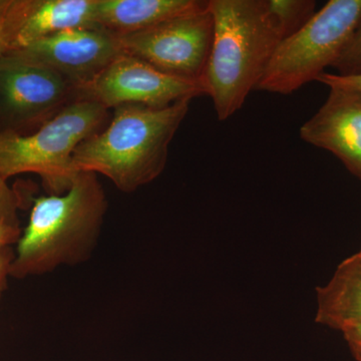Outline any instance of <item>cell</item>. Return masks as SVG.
I'll list each match as a JSON object with an SVG mask.
<instances>
[{
  "label": "cell",
  "instance_id": "obj_20",
  "mask_svg": "<svg viewBox=\"0 0 361 361\" xmlns=\"http://www.w3.org/2000/svg\"><path fill=\"white\" fill-rule=\"evenodd\" d=\"M13 256L8 248L4 249L0 252V295L6 287L7 276L9 275V267Z\"/></svg>",
  "mask_w": 361,
  "mask_h": 361
},
{
  "label": "cell",
  "instance_id": "obj_16",
  "mask_svg": "<svg viewBox=\"0 0 361 361\" xmlns=\"http://www.w3.org/2000/svg\"><path fill=\"white\" fill-rule=\"evenodd\" d=\"M20 199L16 192L0 177V221L18 225V209Z\"/></svg>",
  "mask_w": 361,
  "mask_h": 361
},
{
  "label": "cell",
  "instance_id": "obj_19",
  "mask_svg": "<svg viewBox=\"0 0 361 361\" xmlns=\"http://www.w3.org/2000/svg\"><path fill=\"white\" fill-rule=\"evenodd\" d=\"M342 334L344 339L348 342L353 357L357 361H361V324L344 330Z\"/></svg>",
  "mask_w": 361,
  "mask_h": 361
},
{
  "label": "cell",
  "instance_id": "obj_6",
  "mask_svg": "<svg viewBox=\"0 0 361 361\" xmlns=\"http://www.w3.org/2000/svg\"><path fill=\"white\" fill-rule=\"evenodd\" d=\"M78 99L77 85L25 52L0 58V133L30 134Z\"/></svg>",
  "mask_w": 361,
  "mask_h": 361
},
{
  "label": "cell",
  "instance_id": "obj_17",
  "mask_svg": "<svg viewBox=\"0 0 361 361\" xmlns=\"http://www.w3.org/2000/svg\"><path fill=\"white\" fill-rule=\"evenodd\" d=\"M316 80L327 85L329 89L338 87V89L356 90V92H361V75L342 77V75H334V73H323Z\"/></svg>",
  "mask_w": 361,
  "mask_h": 361
},
{
  "label": "cell",
  "instance_id": "obj_10",
  "mask_svg": "<svg viewBox=\"0 0 361 361\" xmlns=\"http://www.w3.org/2000/svg\"><path fill=\"white\" fill-rule=\"evenodd\" d=\"M300 137L334 154L361 180V92L331 87L322 108L301 127Z\"/></svg>",
  "mask_w": 361,
  "mask_h": 361
},
{
  "label": "cell",
  "instance_id": "obj_2",
  "mask_svg": "<svg viewBox=\"0 0 361 361\" xmlns=\"http://www.w3.org/2000/svg\"><path fill=\"white\" fill-rule=\"evenodd\" d=\"M190 104L191 99H183L161 109L139 104L114 109L108 125L75 149L73 167L106 176L123 193L137 191L163 173L169 147Z\"/></svg>",
  "mask_w": 361,
  "mask_h": 361
},
{
  "label": "cell",
  "instance_id": "obj_7",
  "mask_svg": "<svg viewBox=\"0 0 361 361\" xmlns=\"http://www.w3.org/2000/svg\"><path fill=\"white\" fill-rule=\"evenodd\" d=\"M214 37L208 6L176 16L142 32L118 37L123 54L183 80L204 82Z\"/></svg>",
  "mask_w": 361,
  "mask_h": 361
},
{
  "label": "cell",
  "instance_id": "obj_1",
  "mask_svg": "<svg viewBox=\"0 0 361 361\" xmlns=\"http://www.w3.org/2000/svg\"><path fill=\"white\" fill-rule=\"evenodd\" d=\"M108 210L94 173L80 171L68 191L35 201L18 242L9 275L18 279L87 262L94 253Z\"/></svg>",
  "mask_w": 361,
  "mask_h": 361
},
{
  "label": "cell",
  "instance_id": "obj_12",
  "mask_svg": "<svg viewBox=\"0 0 361 361\" xmlns=\"http://www.w3.org/2000/svg\"><path fill=\"white\" fill-rule=\"evenodd\" d=\"M203 0H94V26L116 37L142 32L176 16L202 11Z\"/></svg>",
  "mask_w": 361,
  "mask_h": 361
},
{
  "label": "cell",
  "instance_id": "obj_22",
  "mask_svg": "<svg viewBox=\"0 0 361 361\" xmlns=\"http://www.w3.org/2000/svg\"><path fill=\"white\" fill-rule=\"evenodd\" d=\"M360 253H361V248H360Z\"/></svg>",
  "mask_w": 361,
  "mask_h": 361
},
{
  "label": "cell",
  "instance_id": "obj_4",
  "mask_svg": "<svg viewBox=\"0 0 361 361\" xmlns=\"http://www.w3.org/2000/svg\"><path fill=\"white\" fill-rule=\"evenodd\" d=\"M110 122V111L90 99L71 104L30 134L0 133V177L32 173L51 195L68 191L75 175L73 156Z\"/></svg>",
  "mask_w": 361,
  "mask_h": 361
},
{
  "label": "cell",
  "instance_id": "obj_5",
  "mask_svg": "<svg viewBox=\"0 0 361 361\" xmlns=\"http://www.w3.org/2000/svg\"><path fill=\"white\" fill-rule=\"evenodd\" d=\"M361 18V0H330L275 49L255 90L290 94L339 58Z\"/></svg>",
  "mask_w": 361,
  "mask_h": 361
},
{
  "label": "cell",
  "instance_id": "obj_11",
  "mask_svg": "<svg viewBox=\"0 0 361 361\" xmlns=\"http://www.w3.org/2000/svg\"><path fill=\"white\" fill-rule=\"evenodd\" d=\"M94 0H6L0 11L6 20L11 51L54 33L77 27H97Z\"/></svg>",
  "mask_w": 361,
  "mask_h": 361
},
{
  "label": "cell",
  "instance_id": "obj_13",
  "mask_svg": "<svg viewBox=\"0 0 361 361\" xmlns=\"http://www.w3.org/2000/svg\"><path fill=\"white\" fill-rule=\"evenodd\" d=\"M316 291V323L342 332L360 325L361 253L342 261L329 283Z\"/></svg>",
  "mask_w": 361,
  "mask_h": 361
},
{
  "label": "cell",
  "instance_id": "obj_3",
  "mask_svg": "<svg viewBox=\"0 0 361 361\" xmlns=\"http://www.w3.org/2000/svg\"><path fill=\"white\" fill-rule=\"evenodd\" d=\"M214 37L204 84L217 118L226 121L256 89L284 39L267 0H209Z\"/></svg>",
  "mask_w": 361,
  "mask_h": 361
},
{
  "label": "cell",
  "instance_id": "obj_8",
  "mask_svg": "<svg viewBox=\"0 0 361 361\" xmlns=\"http://www.w3.org/2000/svg\"><path fill=\"white\" fill-rule=\"evenodd\" d=\"M80 90L82 99L96 102L109 111L125 104L166 108L183 99L207 96L203 82L166 75L126 54L114 59Z\"/></svg>",
  "mask_w": 361,
  "mask_h": 361
},
{
  "label": "cell",
  "instance_id": "obj_15",
  "mask_svg": "<svg viewBox=\"0 0 361 361\" xmlns=\"http://www.w3.org/2000/svg\"><path fill=\"white\" fill-rule=\"evenodd\" d=\"M332 66L342 77L361 75V18L341 56Z\"/></svg>",
  "mask_w": 361,
  "mask_h": 361
},
{
  "label": "cell",
  "instance_id": "obj_9",
  "mask_svg": "<svg viewBox=\"0 0 361 361\" xmlns=\"http://www.w3.org/2000/svg\"><path fill=\"white\" fill-rule=\"evenodd\" d=\"M20 51L51 66L80 89L123 54L118 37L99 27L63 30Z\"/></svg>",
  "mask_w": 361,
  "mask_h": 361
},
{
  "label": "cell",
  "instance_id": "obj_14",
  "mask_svg": "<svg viewBox=\"0 0 361 361\" xmlns=\"http://www.w3.org/2000/svg\"><path fill=\"white\" fill-rule=\"evenodd\" d=\"M267 6L285 39L311 20L315 14L316 2L311 0H267Z\"/></svg>",
  "mask_w": 361,
  "mask_h": 361
},
{
  "label": "cell",
  "instance_id": "obj_18",
  "mask_svg": "<svg viewBox=\"0 0 361 361\" xmlns=\"http://www.w3.org/2000/svg\"><path fill=\"white\" fill-rule=\"evenodd\" d=\"M20 236V226L0 221V252L11 244L18 243Z\"/></svg>",
  "mask_w": 361,
  "mask_h": 361
},
{
  "label": "cell",
  "instance_id": "obj_21",
  "mask_svg": "<svg viewBox=\"0 0 361 361\" xmlns=\"http://www.w3.org/2000/svg\"><path fill=\"white\" fill-rule=\"evenodd\" d=\"M11 51V42L7 30L6 20L0 11V58Z\"/></svg>",
  "mask_w": 361,
  "mask_h": 361
}]
</instances>
